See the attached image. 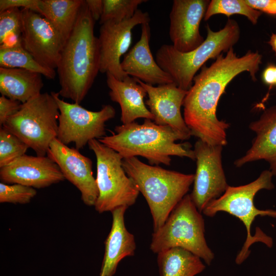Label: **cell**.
Wrapping results in <instances>:
<instances>
[{
	"label": "cell",
	"mask_w": 276,
	"mask_h": 276,
	"mask_svg": "<svg viewBox=\"0 0 276 276\" xmlns=\"http://www.w3.org/2000/svg\"><path fill=\"white\" fill-rule=\"evenodd\" d=\"M210 1L174 0L169 14V37L172 45L181 52H189L204 41L199 27Z\"/></svg>",
	"instance_id": "obj_15"
},
{
	"label": "cell",
	"mask_w": 276,
	"mask_h": 276,
	"mask_svg": "<svg viewBox=\"0 0 276 276\" xmlns=\"http://www.w3.org/2000/svg\"><path fill=\"white\" fill-rule=\"evenodd\" d=\"M59 116L58 106L53 95L40 93L22 103L19 110L2 127L19 137L37 155L44 156L57 137Z\"/></svg>",
	"instance_id": "obj_8"
},
{
	"label": "cell",
	"mask_w": 276,
	"mask_h": 276,
	"mask_svg": "<svg viewBox=\"0 0 276 276\" xmlns=\"http://www.w3.org/2000/svg\"><path fill=\"white\" fill-rule=\"evenodd\" d=\"M268 43L276 54V33H273L271 35Z\"/></svg>",
	"instance_id": "obj_36"
},
{
	"label": "cell",
	"mask_w": 276,
	"mask_h": 276,
	"mask_svg": "<svg viewBox=\"0 0 276 276\" xmlns=\"http://www.w3.org/2000/svg\"><path fill=\"white\" fill-rule=\"evenodd\" d=\"M115 133L98 140L118 152L123 158L142 156L151 165H171V156L195 159L194 150L182 136L170 127L158 125L153 120L145 119L140 124L133 122L116 126Z\"/></svg>",
	"instance_id": "obj_3"
},
{
	"label": "cell",
	"mask_w": 276,
	"mask_h": 276,
	"mask_svg": "<svg viewBox=\"0 0 276 276\" xmlns=\"http://www.w3.org/2000/svg\"><path fill=\"white\" fill-rule=\"evenodd\" d=\"M128 208L121 206L112 211V225L105 241V251L100 276H113L119 263L134 254V237L127 229L124 215Z\"/></svg>",
	"instance_id": "obj_21"
},
{
	"label": "cell",
	"mask_w": 276,
	"mask_h": 276,
	"mask_svg": "<svg viewBox=\"0 0 276 276\" xmlns=\"http://www.w3.org/2000/svg\"><path fill=\"white\" fill-rule=\"evenodd\" d=\"M21 10L12 8L0 12V47H10L21 42Z\"/></svg>",
	"instance_id": "obj_27"
},
{
	"label": "cell",
	"mask_w": 276,
	"mask_h": 276,
	"mask_svg": "<svg viewBox=\"0 0 276 276\" xmlns=\"http://www.w3.org/2000/svg\"><path fill=\"white\" fill-rule=\"evenodd\" d=\"M252 8L269 14H276V0H244Z\"/></svg>",
	"instance_id": "obj_33"
},
{
	"label": "cell",
	"mask_w": 276,
	"mask_h": 276,
	"mask_svg": "<svg viewBox=\"0 0 276 276\" xmlns=\"http://www.w3.org/2000/svg\"><path fill=\"white\" fill-rule=\"evenodd\" d=\"M47 156L57 164L65 179L79 190L83 203L88 206H95L99 191L93 176L91 159L57 138L51 143Z\"/></svg>",
	"instance_id": "obj_14"
},
{
	"label": "cell",
	"mask_w": 276,
	"mask_h": 276,
	"mask_svg": "<svg viewBox=\"0 0 276 276\" xmlns=\"http://www.w3.org/2000/svg\"><path fill=\"white\" fill-rule=\"evenodd\" d=\"M222 146L210 145L200 140L195 144L196 170L190 196L200 212L222 195L229 186L222 167Z\"/></svg>",
	"instance_id": "obj_11"
},
{
	"label": "cell",
	"mask_w": 276,
	"mask_h": 276,
	"mask_svg": "<svg viewBox=\"0 0 276 276\" xmlns=\"http://www.w3.org/2000/svg\"><path fill=\"white\" fill-rule=\"evenodd\" d=\"M262 63L258 52L238 57L233 48L221 54L209 66L204 65L193 79L183 100V119L192 135L209 145L225 146L229 124L216 115L218 101L227 84L238 74L249 73L253 81Z\"/></svg>",
	"instance_id": "obj_1"
},
{
	"label": "cell",
	"mask_w": 276,
	"mask_h": 276,
	"mask_svg": "<svg viewBox=\"0 0 276 276\" xmlns=\"http://www.w3.org/2000/svg\"><path fill=\"white\" fill-rule=\"evenodd\" d=\"M249 129L256 133L250 148L234 162L237 167L259 160L269 165V170L276 176V105L267 108L260 118L252 122Z\"/></svg>",
	"instance_id": "obj_19"
},
{
	"label": "cell",
	"mask_w": 276,
	"mask_h": 276,
	"mask_svg": "<svg viewBox=\"0 0 276 276\" xmlns=\"http://www.w3.org/2000/svg\"><path fill=\"white\" fill-rule=\"evenodd\" d=\"M0 67L18 68L37 73L50 79H54L55 70L39 64L22 47L21 42L10 47H0Z\"/></svg>",
	"instance_id": "obj_25"
},
{
	"label": "cell",
	"mask_w": 276,
	"mask_h": 276,
	"mask_svg": "<svg viewBox=\"0 0 276 276\" xmlns=\"http://www.w3.org/2000/svg\"><path fill=\"white\" fill-rule=\"evenodd\" d=\"M146 90L148 99L145 104L158 125L168 126L179 133L183 140L190 139L191 132L181 113V107L188 93L174 83L154 86L137 79Z\"/></svg>",
	"instance_id": "obj_16"
},
{
	"label": "cell",
	"mask_w": 276,
	"mask_h": 276,
	"mask_svg": "<svg viewBox=\"0 0 276 276\" xmlns=\"http://www.w3.org/2000/svg\"><path fill=\"white\" fill-rule=\"evenodd\" d=\"M42 75L18 68L0 67V93L21 103L40 94L43 86Z\"/></svg>",
	"instance_id": "obj_22"
},
{
	"label": "cell",
	"mask_w": 276,
	"mask_h": 276,
	"mask_svg": "<svg viewBox=\"0 0 276 276\" xmlns=\"http://www.w3.org/2000/svg\"><path fill=\"white\" fill-rule=\"evenodd\" d=\"M122 165L146 200L153 219V232L156 231L187 195L194 174L148 165L136 157L123 158Z\"/></svg>",
	"instance_id": "obj_4"
},
{
	"label": "cell",
	"mask_w": 276,
	"mask_h": 276,
	"mask_svg": "<svg viewBox=\"0 0 276 276\" xmlns=\"http://www.w3.org/2000/svg\"><path fill=\"white\" fill-rule=\"evenodd\" d=\"M95 23L84 1L57 67L59 96L79 104L100 72V46L98 37L94 34Z\"/></svg>",
	"instance_id": "obj_2"
},
{
	"label": "cell",
	"mask_w": 276,
	"mask_h": 276,
	"mask_svg": "<svg viewBox=\"0 0 276 276\" xmlns=\"http://www.w3.org/2000/svg\"><path fill=\"white\" fill-rule=\"evenodd\" d=\"M22 47L41 66L57 69L65 43L53 25L39 13L21 9Z\"/></svg>",
	"instance_id": "obj_12"
},
{
	"label": "cell",
	"mask_w": 276,
	"mask_h": 276,
	"mask_svg": "<svg viewBox=\"0 0 276 276\" xmlns=\"http://www.w3.org/2000/svg\"><path fill=\"white\" fill-rule=\"evenodd\" d=\"M29 148L17 136L3 127L0 129V168L26 154Z\"/></svg>",
	"instance_id": "obj_29"
},
{
	"label": "cell",
	"mask_w": 276,
	"mask_h": 276,
	"mask_svg": "<svg viewBox=\"0 0 276 276\" xmlns=\"http://www.w3.org/2000/svg\"><path fill=\"white\" fill-rule=\"evenodd\" d=\"M85 2L93 19L100 20L103 11L102 0H86Z\"/></svg>",
	"instance_id": "obj_34"
},
{
	"label": "cell",
	"mask_w": 276,
	"mask_h": 276,
	"mask_svg": "<svg viewBox=\"0 0 276 276\" xmlns=\"http://www.w3.org/2000/svg\"><path fill=\"white\" fill-rule=\"evenodd\" d=\"M39 0H1L0 12L8 9L20 7L39 13Z\"/></svg>",
	"instance_id": "obj_32"
},
{
	"label": "cell",
	"mask_w": 276,
	"mask_h": 276,
	"mask_svg": "<svg viewBox=\"0 0 276 276\" xmlns=\"http://www.w3.org/2000/svg\"><path fill=\"white\" fill-rule=\"evenodd\" d=\"M150 21L147 12L137 10L129 19L120 22L108 21L101 25L98 37L100 72L111 74L120 80L128 76L121 68V57L131 45L132 29Z\"/></svg>",
	"instance_id": "obj_13"
},
{
	"label": "cell",
	"mask_w": 276,
	"mask_h": 276,
	"mask_svg": "<svg viewBox=\"0 0 276 276\" xmlns=\"http://www.w3.org/2000/svg\"><path fill=\"white\" fill-rule=\"evenodd\" d=\"M0 179L6 184L18 183L41 189L65 179L57 164L49 156L25 154L0 169Z\"/></svg>",
	"instance_id": "obj_17"
},
{
	"label": "cell",
	"mask_w": 276,
	"mask_h": 276,
	"mask_svg": "<svg viewBox=\"0 0 276 276\" xmlns=\"http://www.w3.org/2000/svg\"><path fill=\"white\" fill-rule=\"evenodd\" d=\"M59 108L58 129L57 139L67 145L73 143L80 150L93 139L106 136V123L116 115L110 105H104L100 110L93 111L80 104L70 103L59 97L58 92L52 91Z\"/></svg>",
	"instance_id": "obj_10"
},
{
	"label": "cell",
	"mask_w": 276,
	"mask_h": 276,
	"mask_svg": "<svg viewBox=\"0 0 276 276\" xmlns=\"http://www.w3.org/2000/svg\"><path fill=\"white\" fill-rule=\"evenodd\" d=\"M263 80L268 85H276V66L269 65L264 71Z\"/></svg>",
	"instance_id": "obj_35"
},
{
	"label": "cell",
	"mask_w": 276,
	"mask_h": 276,
	"mask_svg": "<svg viewBox=\"0 0 276 276\" xmlns=\"http://www.w3.org/2000/svg\"><path fill=\"white\" fill-rule=\"evenodd\" d=\"M206 37L195 50L181 52L172 45L163 44L156 53L158 65L172 78L178 87L188 90L196 73L206 61L216 59L222 52H227L238 41L240 29L237 22L228 19L224 27L218 31L206 26Z\"/></svg>",
	"instance_id": "obj_5"
},
{
	"label": "cell",
	"mask_w": 276,
	"mask_h": 276,
	"mask_svg": "<svg viewBox=\"0 0 276 276\" xmlns=\"http://www.w3.org/2000/svg\"><path fill=\"white\" fill-rule=\"evenodd\" d=\"M21 104L22 103L18 101L8 98L2 95L0 97L1 127H2L9 118L19 110Z\"/></svg>",
	"instance_id": "obj_31"
},
{
	"label": "cell",
	"mask_w": 276,
	"mask_h": 276,
	"mask_svg": "<svg viewBox=\"0 0 276 276\" xmlns=\"http://www.w3.org/2000/svg\"><path fill=\"white\" fill-rule=\"evenodd\" d=\"M269 170H264L254 181L245 185L228 186L224 194L211 202L202 211L209 217H214L219 212H225L235 216L245 226L247 232L246 241L241 250L237 255L236 262L241 264L249 256V248L255 242H261L271 247L273 241L259 228L254 236L251 234L250 228L255 218L258 216H268L276 218V210H259L254 204L256 194L261 190H270L274 188L272 182L273 176Z\"/></svg>",
	"instance_id": "obj_6"
},
{
	"label": "cell",
	"mask_w": 276,
	"mask_h": 276,
	"mask_svg": "<svg viewBox=\"0 0 276 276\" xmlns=\"http://www.w3.org/2000/svg\"><path fill=\"white\" fill-rule=\"evenodd\" d=\"M224 14L227 17L234 14L246 16L253 24H257L261 12L249 6L244 0H212L210 2L204 16L209 20L215 14Z\"/></svg>",
	"instance_id": "obj_26"
},
{
	"label": "cell",
	"mask_w": 276,
	"mask_h": 276,
	"mask_svg": "<svg viewBox=\"0 0 276 276\" xmlns=\"http://www.w3.org/2000/svg\"><path fill=\"white\" fill-rule=\"evenodd\" d=\"M157 264L160 276H195L205 268L199 257L179 247L158 253Z\"/></svg>",
	"instance_id": "obj_24"
},
{
	"label": "cell",
	"mask_w": 276,
	"mask_h": 276,
	"mask_svg": "<svg viewBox=\"0 0 276 276\" xmlns=\"http://www.w3.org/2000/svg\"><path fill=\"white\" fill-rule=\"evenodd\" d=\"M83 0H39V14L45 18L66 41L77 21Z\"/></svg>",
	"instance_id": "obj_23"
},
{
	"label": "cell",
	"mask_w": 276,
	"mask_h": 276,
	"mask_svg": "<svg viewBox=\"0 0 276 276\" xmlns=\"http://www.w3.org/2000/svg\"><path fill=\"white\" fill-rule=\"evenodd\" d=\"M145 0H102L103 11L100 25L108 21L120 22L132 18L139 5Z\"/></svg>",
	"instance_id": "obj_28"
},
{
	"label": "cell",
	"mask_w": 276,
	"mask_h": 276,
	"mask_svg": "<svg viewBox=\"0 0 276 276\" xmlns=\"http://www.w3.org/2000/svg\"><path fill=\"white\" fill-rule=\"evenodd\" d=\"M152 237L150 248L154 253L179 247L203 259L208 265L214 259L204 237V219L189 194L177 204Z\"/></svg>",
	"instance_id": "obj_7"
},
{
	"label": "cell",
	"mask_w": 276,
	"mask_h": 276,
	"mask_svg": "<svg viewBox=\"0 0 276 276\" xmlns=\"http://www.w3.org/2000/svg\"><path fill=\"white\" fill-rule=\"evenodd\" d=\"M150 36L149 23L142 25L140 40L124 55L121 68L127 75L150 85L174 83L171 77L154 60L149 46Z\"/></svg>",
	"instance_id": "obj_18"
},
{
	"label": "cell",
	"mask_w": 276,
	"mask_h": 276,
	"mask_svg": "<svg viewBox=\"0 0 276 276\" xmlns=\"http://www.w3.org/2000/svg\"><path fill=\"white\" fill-rule=\"evenodd\" d=\"M88 146L97 160L99 196L95 204L96 211L102 213L134 204L140 191L123 167V158L98 140H90Z\"/></svg>",
	"instance_id": "obj_9"
},
{
	"label": "cell",
	"mask_w": 276,
	"mask_h": 276,
	"mask_svg": "<svg viewBox=\"0 0 276 276\" xmlns=\"http://www.w3.org/2000/svg\"><path fill=\"white\" fill-rule=\"evenodd\" d=\"M37 194L36 190L21 184L0 183V202L13 204H27Z\"/></svg>",
	"instance_id": "obj_30"
},
{
	"label": "cell",
	"mask_w": 276,
	"mask_h": 276,
	"mask_svg": "<svg viewBox=\"0 0 276 276\" xmlns=\"http://www.w3.org/2000/svg\"><path fill=\"white\" fill-rule=\"evenodd\" d=\"M106 83L110 89L109 96L112 101L121 107V121L128 124L139 118L153 120V116L146 106L144 98L147 94L137 79L127 76L120 80L109 73L106 74Z\"/></svg>",
	"instance_id": "obj_20"
}]
</instances>
